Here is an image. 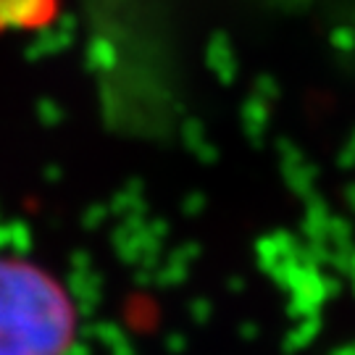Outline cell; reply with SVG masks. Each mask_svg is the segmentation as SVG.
I'll return each instance as SVG.
<instances>
[{
    "label": "cell",
    "mask_w": 355,
    "mask_h": 355,
    "mask_svg": "<svg viewBox=\"0 0 355 355\" xmlns=\"http://www.w3.org/2000/svg\"><path fill=\"white\" fill-rule=\"evenodd\" d=\"M55 0H0V32L32 29L51 19Z\"/></svg>",
    "instance_id": "2"
},
{
    "label": "cell",
    "mask_w": 355,
    "mask_h": 355,
    "mask_svg": "<svg viewBox=\"0 0 355 355\" xmlns=\"http://www.w3.org/2000/svg\"><path fill=\"white\" fill-rule=\"evenodd\" d=\"M76 311L61 282L24 258H0V355H64Z\"/></svg>",
    "instance_id": "1"
}]
</instances>
